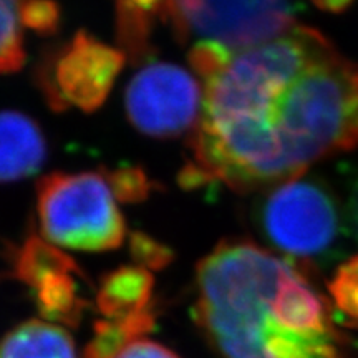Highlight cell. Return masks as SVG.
I'll list each match as a JSON object with an SVG mask.
<instances>
[{"label": "cell", "mask_w": 358, "mask_h": 358, "mask_svg": "<svg viewBox=\"0 0 358 358\" xmlns=\"http://www.w3.org/2000/svg\"><path fill=\"white\" fill-rule=\"evenodd\" d=\"M189 62L204 93L182 185H280L358 146V64L310 27L239 52L198 42Z\"/></svg>", "instance_id": "6da1fadb"}, {"label": "cell", "mask_w": 358, "mask_h": 358, "mask_svg": "<svg viewBox=\"0 0 358 358\" xmlns=\"http://www.w3.org/2000/svg\"><path fill=\"white\" fill-rule=\"evenodd\" d=\"M292 262L250 241H224L196 274L194 319L222 358H343L340 334H299L279 295Z\"/></svg>", "instance_id": "7a4b0ae2"}, {"label": "cell", "mask_w": 358, "mask_h": 358, "mask_svg": "<svg viewBox=\"0 0 358 358\" xmlns=\"http://www.w3.org/2000/svg\"><path fill=\"white\" fill-rule=\"evenodd\" d=\"M40 227L48 243L87 252L120 248L127 224L108 178L98 173H53L38 185Z\"/></svg>", "instance_id": "3957f363"}, {"label": "cell", "mask_w": 358, "mask_h": 358, "mask_svg": "<svg viewBox=\"0 0 358 358\" xmlns=\"http://www.w3.org/2000/svg\"><path fill=\"white\" fill-rule=\"evenodd\" d=\"M259 222L274 248L301 259L329 252L342 226L332 192L320 182L299 178L275 185L267 192Z\"/></svg>", "instance_id": "277c9868"}, {"label": "cell", "mask_w": 358, "mask_h": 358, "mask_svg": "<svg viewBox=\"0 0 358 358\" xmlns=\"http://www.w3.org/2000/svg\"><path fill=\"white\" fill-rule=\"evenodd\" d=\"M169 20L181 37L196 35L232 52L268 42L295 25L285 0H173Z\"/></svg>", "instance_id": "5b68a950"}, {"label": "cell", "mask_w": 358, "mask_h": 358, "mask_svg": "<svg viewBox=\"0 0 358 358\" xmlns=\"http://www.w3.org/2000/svg\"><path fill=\"white\" fill-rule=\"evenodd\" d=\"M124 106L138 131L171 138L196 128L203 111V90L187 70L158 62L146 65L131 78Z\"/></svg>", "instance_id": "8992f818"}, {"label": "cell", "mask_w": 358, "mask_h": 358, "mask_svg": "<svg viewBox=\"0 0 358 358\" xmlns=\"http://www.w3.org/2000/svg\"><path fill=\"white\" fill-rule=\"evenodd\" d=\"M123 64V50L87 32H77L53 53L40 83L52 108H77L92 113L106 101Z\"/></svg>", "instance_id": "52a82bcc"}, {"label": "cell", "mask_w": 358, "mask_h": 358, "mask_svg": "<svg viewBox=\"0 0 358 358\" xmlns=\"http://www.w3.org/2000/svg\"><path fill=\"white\" fill-rule=\"evenodd\" d=\"M13 272L32 289L43 319L70 327L80 324L88 302L80 295L73 277L82 274L73 259L40 237L30 236L15 252Z\"/></svg>", "instance_id": "ba28073f"}, {"label": "cell", "mask_w": 358, "mask_h": 358, "mask_svg": "<svg viewBox=\"0 0 358 358\" xmlns=\"http://www.w3.org/2000/svg\"><path fill=\"white\" fill-rule=\"evenodd\" d=\"M45 158L47 143L38 124L19 111H0V182L37 173Z\"/></svg>", "instance_id": "9c48e42d"}, {"label": "cell", "mask_w": 358, "mask_h": 358, "mask_svg": "<svg viewBox=\"0 0 358 358\" xmlns=\"http://www.w3.org/2000/svg\"><path fill=\"white\" fill-rule=\"evenodd\" d=\"M155 279L141 266L120 267L103 277L96 307L106 320H124L150 310Z\"/></svg>", "instance_id": "30bf717a"}, {"label": "cell", "mask_w": 358, "mask_h": 358, "mask_svg": "<svg viewBox=\"0 0 358 358\" xmlns=\"http://www.w3.org/2000/svg\"><path fill=\"white\" fill-rule=\"evenodd\" d=\"M0 358H78L71 335L64 327L27 320L0 338Z\"/></svg>", "instance_id": "8fae6325"}, {"label": "cell", "mask_w": 358, "mask_h": 358, "mask_svg": "<svg viewBox=\"0 0 358 358\" xmlns=\"http://www.w3.org/2000/svg\"><path fill=\"white\" fill-rule=\"evenodd\" d=\"M156 315L153 306L150 310L124 320H98L82 358H116L129 343L141 340L155 329Z\"/></svg>", "instance_id": "7c38bea8"}, {"label": "cell", "mask_w": 358, "mask_h": 358, "mask_svg": "<svg viewBox=\"0 0 358 358\" xmlns=\"http://www.w3.org/2000/svg\"><path fill=\"white\" fill-rule=\"evenodd\" d=\"M22 3L24 0H0V73L17 71L25 62Z\"/></svg>", "instance_id": "4fadbf2b"}, {"label": "cell", "mask_w": 358, "mask_h": 358, "mask_svg": "<svg viewBox=\"0 0 358 358\" xmlns=\"http://www.w3.org/2000/svg\"><path fill=\"white\" fill-rule=\"evenodd\" d=\"M329 294L343 324L358 329V254L335 271L329 282Z\"/></svg>", "instance_id": "5bb4252c"}, {"label": "cell", "mask_w": 358, "mask_h": 358, "mask_svg": "<svg viewBox=\"0 0 358 358\" xmlns=\"http://www.w3.org/2000/svg\"><path fill=\"white\" fill-rule=\"evenodd\" d=\"M60 10L53 0H24L22 3V22L25 29L38 34H52L58 27Z\"/></svg>", "instance_id": "9a60e30c"}, {"label": "cell", "mask_w": 358, "mask_h": 358, "mask_svg": "<svg viewBox=\"0 0 358 358\" xmlns=\"http://www.w3.org/2000/svg\"><path fill=\"white\" fill-rule=\"evenodd\" d=\"M108 181L118 201H140L145 199L150 191V181L141 169H120V171L110 173Z\"/></svg>", "instance_id": "2e32d148"}, {"label": "cell", "mask_w": 358, "mask_h": 358, "mask_svg": "<svg viewBox=\"0 0 358 358\" xmlns=\"http://www.w3.org/2000/svg\"><path fill=\"white\" fill-rule=\"evenodd\" d=\"M133 254L138 261L141 262V267H163L164 264L171 261V252L164 249L163 245L156 244L153 239H148L146 236H134L133 243Z\"/></svg>", "instance_id": "e0dca14e"}, {"label": "cell", "mask_w": 358, "mask_h": 358, "mask_svg": "<svg viewBox=\"0 0 358 358\" xmlns=\"http://www.w3.org/2000/svg\"><path fill=\"white\" fill-rule=\"evenodd\" d=\"M116 358H181L171 348L161 345L153 340H136L129 343Z\"/></svg>", "instance_id": "ac0fdd59"}, {"label": "cell", "mask_w": 358, "mask_h": 358, "mask_svg": "<svg viewBox=\"0 0 358 358\" xmlns=\"http://www.w3.org/2000/svg\"><path fill=\"white\" fill-rule=\"evenodd\" d=\"M313 6L329 13H343L355 0H312Z\"/></svg>", "instance_id": "d6986e66"}, {"label": "cell", "mask_w": 358, "mask_h": 358, "mask_svg": "<svg viewBox=\"0 0 358 358\" xmlns=\"http://www.w3.org/2000/svg\"><path fill=\"white\" fill-rule=\"evenodd\" d=\"M352 219H353V226H355L357 234H358V185L355 187V192L352 196Z\"/></svg>", "instance_id": "ffe728a7"}]
</instances>
